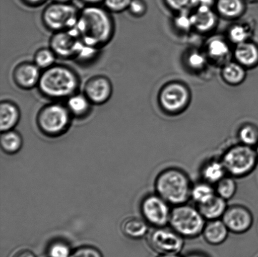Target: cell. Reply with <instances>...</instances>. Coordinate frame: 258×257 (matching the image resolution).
I'll return each instance as SVG.
<instances>
[{
    "label": "cell",
    "instance_id": "obj_1",
    "mask_svg": "<svg viewBox=\"0 0 258 257\" xmlns=\"http://www.w3.org/2000/svg\"><path fill=\"white\" fill-rule=\"evenodd\" d=\"M75 29L83 44L100 49L112 40L114 22L107 10L90 5L80 12Z\"/></svg>",
    "mask_w": 258,
    "mask_h": 257
},
{
    "label": "cell",
    "instance_id": "obj_2",
    "mask_svg": "<svg viewBox=\"0 0 258 257\" xmlns=\"http://www.w3.org/2000/svg\"><path fill=\"white\" fill-rule=\"evenodd\" d=\"M80 79L74 70L54 65L42 72L38 88L45 97L53 100L68 99L77 93Z\"/></svg>",
    "mask_w": 258,
    "mask_h": 257
},
{
    "label": "cell",
    "instance_id": "obj_3",
    "mask_svg": "<svg viewBox=\"0 0 258 257\" xmlns=\"http://www.w3.org/2000/svg\"><path fill=\"white\" fill-rule=\"evenodd\" d=\"M191 185L189 176L181 168H164L154 181L156 193L173 206L186 204L191 198Z\"/></svg>",
    "mask_w": 258,
    "mask_h": 257
},
{
    "label": "cell",
    "instance_id": "obj_4",
    "mask_svg": "<svg viewBox=\"0 0 258 257\" xmlns=\"http://www.w3.org/2000/svg\"><path fill=\"white\" fill-rule=\"evenodd\" d=\"M206 223V220L198 208L183 204L171 209L169 225L184 238H195L201 235Z\"/></svg>",
    "mask_w": 258,
    "mask_h": 257
},
{
    "label": "cell",
    "instance_id": "obj_5",
    "mask_svg": "<svg viewBox=\"0 0 258 257\" xmlns=\"http://www.w3.org/2000/svg\"><path fill=\"white\" fill-rule=\"evenodd\" d=\"M221 158L227 173L234 178L249 175L255 170L258 163L254 147L240 143L227 148Z\"/></svg>",
    "mask_w": 258,
    "mask_h": 257
},
{
    "label": "cell",
    "instance_id": "obj_6",
    "mask_svg": "<svg viewBox=\"0 0 258 257\" xmlns=\"http://www.w3.org/2000/svg\"><path fill=\"white\" fill-rule=\"evenodd\" d=\"M72 116L67 106L59 103H50L42 107L38 113V127L48 136L60 135L69 127Z\"/></svg>",
    "mask_w": 258,
    "mask_h": 257
},
{
    "label": "cell",
    "instance_id": "obj_7",
    "mask_svg": "<svg viewBox=\"0 0 258 257\" xmlns=\"http://www.w3.org/2000/svg\"><path fill=\"white\" fill-rule=\"evenodd\" d=\"M77 8L68 3H55L45 9L42 22L48 30L54 32L74 29L79 17Z\"/></svg>",
    "mask_w": 258,
    "mask_h": 257
},
{
    "label": "cell",
    "instance_id": "obj_8",
    "mask_svg": "<svg viewBox=\"0 0 258 257\" xmlns=\"http://www.w3.org/2000/svg\"><path fill=\"white\" fill-rule=\"evenodd\" d=\"M184 238L171 228H154L147 235V240L152 250L161 255L178 254L183 250Z\"/></svg>",
    "mask_w": 258,
    "mask_h": 257
},
{
    "label": "cell",
    "instance_id": "obj_9",
    "mask_svg": "<svg viewBox=\"0 0 258 257\" xmlns=\"http://www.w3.org/2000/svg\"><path fill=\"white\" fill-rule=\"evenodd\" d=\"M141 211L143 218L154 228L166 226L170 220V205L158 194H150L142 201Z\"/></svg>",
    "mask_w": 258,
    "mask_h": 257
},
{
    "label": "cell",
    "instance_id": "obj_10",
    "mask_svg": "<svg viewBox=\"0 0 258 257\" xmlns=\"http://www.w3.org/2000/svg\"><path fill=\"white\" fill-rule=\"evenodd\" d=\"M50 49L57 57L77 59L85 44L81 40L74 29L54 32L50 38Z\"/></svg>",
    "mask_w": 258,
    "mask_h": 257
},
{
    "label": "cell",
    "instance_id": "obj_11",
    "mask_svg": "<svg viewBox=\"0 0 258 257\" xmlns=\"http://www.w3.org/2000/svg\"><path fill=\"white\" fill-rule=\"evenodd\" d=\"M222 220L230 232L241 235L252 228L254 216L248 208L242 205H233L227 207Z\"/></svg>",
    "mask_w": 258,
    "mask_h": 257
},
{
    "label": "cell",
    "instance_id": "obj_12",
    "mask_svg": "<svg viewBox=\"0 0 258 257\" xmlns=\"http://www.w3.org/2000/svg\"><path fill=\"white\" fill-rule=\"evenodd\" d=\"M189 98V92L184 85L171 83L162 90L159 102L164 110L169 113L180 112L186 107Z\"/></svg>",
    "mask_w": 258,
    "mask_h": 257
},
{
    "label": "cell",
    "instance_id": "obj_13",
    "mask_svg": "<svg viewBox=\"0 0 258 257\" xmlns=\"http://www.w3.org/2000/svg\"><path fill=\"white\" fill-rule=\"evenodd\" d=\"M112 82L105 75H95L88 79L84 87V94L93 105L105 104L112 97Z\"/></svg>",
    "mask_w": 258,
    "mask_h": 257
},
{
    "label": "cell",
    "instance_id": "obj_14",
    "mask_svg": "<svg viewBox=\"0 0 258 257\" xmlns=\"http://www.w3.org/2000/svg\"><path fill=\"white\" fill-rule=\"evenodd\" d=\"M41 69L34 62H24L15 67L13 79L18 87L31 90L39 84Z\"/></svg>",
    "mask_w": 258,
    "mask_h": 257
},
{
    "label": "cell",
    "instance_id": "obj_15",
    "mask_svg": "<svg viewBox=\"0 0 258 257\" xmlns=\"http://www.w3.org/2000/svg\"><path fill=\"white\" fill-rule=\"evenodd\" d=\"M229 232L224 221L219 219L207 221L202 235L207 243L212 245H219L227 240Z\"/></svg>",
    "mask_w": 258,
    "mask_h": 257
},
{
    "label": "cell",
    "instance_id": "obj_16",
    "mask_svg": "<svg viewBox=\"0 0 258 257\" xmlns=\"http://www.w3.org/2000/svg\"><path fill=\"white\" fill-rule=\"evenodd\" d=\"M19 107L10 101H2L0 105V128L2 132L11 130L19 122Z\"/></svg>",
    "mask_w": 258,
    "mask_h": 257
},
{
    "label": "cell",
    "instance_id": "obj_17",
    "mask_svg": "<svg viewBox=\"0 0 258 257\" xmlns=\"http://www.w3.org/2000/svg\"><path fill=\"white\" fill-rule=\"evenodd\" d=\"M201 173L203 181L215 185L227 174L221 158H211L205 162Z\"/></svg>",
    "mask_w": 258,
    "mask_h": 257
},
{
    "label": "cell",
    "instance_id": "obj_18",
    "mask_svg": "<svg viewBox=\"0 0 258 257\" xmlns=\"http://www.w3.org/2000/svg\"><path fill=\"white\" fill-rule=\"evenodd\" d=\"M191 18L193 27L201 32L209 31L217 23V17L211 7L201 5L198 6Z\"/></svg>",
    "mask_w": 258,
    "mask_h": 257
},
{
    "label": "cell",
    "instance_id": "obj_19",
    "mask_svg": "<svg viewBox=\"0 0 258 257\" xmlns=\"http://www.w3.org/2000/svg\"><path fill=\"white\" fill-rule=\"evenodd\" d=\"M227 201L216 195L209 202L197 206L200 212L207 221L219 220L223 217L227 210Z\"/></svg>",
    "mask_w": 258,
    "mask_h": 257
},
{
    "label": "cell",
    "instance_id": "obj_20",
    "mask_svg": "<svg viewBox=\"0 0 258 257\" xmlns=\"http://www.w3.org/2000/svg\"><path fill=\"white\" fill-rule=\"evenodd\" d=\"M237 45L234 55L239 64L249 67L258 64V47L256 44L246 41Z\"/></svg>",
    "mask_w": 258,
    "mask_h": 257
},
{
    "label": "cell",
    "instance_id": "obj_21",
    "mask_svg": "<svg viewBox=\"0 0 258 257\" xmlns=\"http://www.w3.org/2000/svg\"><path fill=\"white\" fill-rule=\"evenodd\" d=\"M149 226L144 218L129 217L123 221L121 229L127 237L138 240L148 235Z\"/></svg>",
    "mask_w": 258,
    "mask_h": 257
},
{
    "label": "cell",
    "instance_id": "obj_22",
    "mask_svg": "<svg viewBox=\"0 0 258 257\" xmlns=\"http://www.w3.org/2000/svg\"><path fill=\"white\" fill-rule=\"evenodd\" d=\"M92 103L84 93H75L67 99V107L71 114L82 118L90 113Z\"/></svg>",
    "mask_w": 258,
    "mask_h": 257
},
{
    "label": "cell",
    "instance_id": "obj_23",
    "mask_svg": "<svg viewBox=\"0 0 258 257\" xmlns=\"http://www.w3.org/2000/svg\"><path fill=\"white\" fill-rule=\"evenodd\" d=\"M217 195L215 188L211 184L202 181L192 186L191 199L197 206L209 202Z\"/></svg>",
    "mask_w": 258,
    "mask_h": 257
},
{
    "label": "cell",
    "instance_id": "obj_24",
    "mask_svg": "<svg viewBox=\"0 0 258 257\" xmlns=\"http://www.w3.org/2000/svg\"><path fill=\"white\" fill-rule=\"evenodd\" d=\"M216 7L219 14L224 17L235 18L243 13V0H217Z\"/></svg>",
    "mask_w": 258,
    "mask_h": 257
},
{
    "label": "cell",
    "instance_id": "obj_25",
    "mask_svg": "<svg viewBox=\"0 0 258 257\" xmlns=\"http://www.w3.org/2000/svg\"><path fill=\"white\" fill-rule=\"evenodd\" d=\"M222 77L231 84H238L244 79L246 72L243 66L236 62H229L222 69Z\"/></svg>",
    "mask_w": 258,
    "mask_h": 257
},
{
    "label": "cell",
    "instance_id": "obj_26",
    "mask_svg": "<svg viewBox=\"0 0 258 257\" xmlns=\"http://www.w3.org/2000/svg\"><path fill=\"white\" fill-rule=\"evenodd\" d=\"M1 146L4 152L10 154L19 152L22 146L21 135L12 130L3 132Z\"/></svg>",
    "mask_w": 258,
    "mask_h": 257
},
{
    "label": "cell",
    "instance_id": "obj_27",
    "mask_svg": "<svg viewBox=\"0 0 258 257\" xmlns=\"http://www.w3.org/2000/svg\"><path fill=\"white\" fill-rule=\"evenodd\" d=\"M215 190L217 195L228 201L236 195L237 185L234 178L226 176L216 184Z\"/></svg>",
    "mask_w": 258,
    "mask_h": 257
},
{
    "label": "cell",
    "instance_id": "obj_28",
    "mask_svg": "<svg viewBox=\"0 0 258 257\" xmlns=\"http://www.w3.org/2000/svg\"><path fill=\"white\" fill-rule=\"evenodd\" d=\"M240 143L254 147L258 143V127L251 123L242 125L237 133Z\"/></svg>",
    "mask_w": 258,
    "mask_h": 257
},
{
    "label": "cell",
    "instance_id": "obj_29",
    "mask_svg": "<svg viewBox=\"0 0 258 257\" xmlns=\"http://www.w3.org/2000/svg\"><path fill=\"white\" fill-rule=\"evenodd\" d=\"M56 57L50 48H42L35 52L34 62L40 69L45 70L54 65Z\"/></svg>",
    "mask_w": 258,
    "mask_h": 257
},
{
    "label": "cell",
    "instance_id": "obj_30",
    "mask_svg": "<svg viewBox=\"0 0 258 257\" xmlns=\"http://www.w3.org/2000/svg\"><path fill=\"white\" fill-rule=\"evenodd\" d=\"M229 47L224 40L219 39L211 40L207 45L210 56L216 60H222L229 54Z\"/></svg>",
    "mask_w": 258,
    "mask_h": 257
},
{
    "label": "cell",
    "instance_id": "obj_31",
    "mask_svg": "<svg viewBox=\"0 0 258 257\" xmlns=\"http://www.w3.org/2000/svg\"><path fill=\"white\" fill-rule=\"evenodd\" d=\"M47 252L49 257H70L72 253L69 245L61 240L50 243Z\"/></svg>",
    "mask_w": 258,
    "mask_h": 257
},
{
    "label": "cell",
    "instance_id": "obj_32",
    "mask_svg": "<svg viewBox=\"0 0 258 257\" xmlns=\"http://www.w3.org/2000/svg\"><path fill=\"white\" fill-rule=\"evenodd\" d=\"M229 38L232 42L239 44L246 42L249 36L247 27L242 25H235L229 30Z\"/></svg>",
    "mask_w": 258,
    "mask_h": 257
},
{
    "label": "cell",
    "instance_id": "obj_33",
    "mask_svg": "<svg viewBox=\"0 0 258 257\" xmlns=\"http://www.w3.org/2000/svg\"><path fill=\"white\" fill-rule=\"evenodd\" d=\"M165 2L171 9L182 12L198 6V0H165Z\"/></svg>",
    "mask_w": 258,
    "mask_h": 257
},
{
    "label": "cell",
    "instance_id": "obj_34",
    "mask_svg": "<svg viewBox=\"0 0 258 257\" xmlns=\"http://www.w3.org/2000/svg\"><path fill=\"white\" fill-rule=\"evenodd\" d=\"M104 2L108 11L120 13L128 10L131 0H104Z\"/></svg>",
    "mask_w": 258,
    "mask_h": 257
},
{
    "label": "cell",
    "instance_id": "obj_35",
    "mask_svg": "<svg viewBox=\"0 0 258 257\" xmlns=\"http://www.w3.org/2000/svg\"><path fill=\"white\" fill-rule=\"evenodd\" d=\"M70 257H103L102 253L93 246H82L73 251Z\"/></svg>",
    "mask_w": 258,
    "mask_h": 257
},
{
    "label": "cell",
    "instance_id": "obj_36",
    "mask_svg": "<svg viewBox=\"0 0 258 257\" xmlns=\"http://www.w3.org/2000/svg\"><path fill=\"white\" fill-rule=\"evenodd\" d=\"M206 62V59L203 54L198 52H194L189 55L188 64L195 69H201Z\"/></svg>",
    "mask_w": 258,
    "mask_h": 257
},
{
    "label": "cell",
    "instance_id": "obj_37",
    "mask_svg": "<svg viewBox=\"0 0 258 257\" xmlns=\"http://www.w3.org/2000/svg\"><path fill=\"white\" fill-rule=\"evenodd\" d=\"M128 10L133 16L141 17L146 12V5L143 0H131Z\"/></svg>",
    "mask_w": 258,
    "mask_h": 257
},
{
    "label": "cell",
    "instance_id": "obj_38",
    "mask_svg": "<svg viewBox=\"0 0 258 257\" xmlns=\"http://www.w3.org/2000/svg\"><path fill=\"white\" fill-rule=\"evenodd\" d=\"M175 25L178 29L186 31L193 27L191 16L186 14H181L177 17L175 19Z\"/></svg>",
    "mask_w": 258,
    "mask_h": 257
},
{
    "label": "cell",
    "instance_id": "obj_39",
    "mask_svg": "<svg viewBox=\"0 0 258 257\" xmlns=\"http://www.w3.org/2000/svg\"><path fill=\"white\" fill-rule=\"evenodd\" d=\"M12 257H36V256L30 250H22L17 251Z\"/></svg>",
    "mask_w": 258,
    "mask_h": 257
},
{
    "label": "cell",
    "instance_id": "obj_40",
    "mask_svg": "<svg viewBox=\"0 0 258 257\" xmlns=\"http://www.w3.org/2000/svg\"><path fill=\"white\" fill-rule=\"evenodd\" d=\"M214 0H198V6H206L211 7V5H213Z\"/></svg>",
    "mask_w": 258,
    "mask_h": 257
},
{
    "label": "cell",
    "instance_id": "obj_41",
    "mask_svg": "<svg viewBox=\"0 0 258 257\" xmlns=\"http://www.w3.org/2000/svg\"><path fill=\"white\" fill-rule=\"evenodd\" d=\"M185 257H209L207 256L206 254L199 251H194L188 254Z\"/></svg>",
    "mask_w": 258,
    "mask_h": 257
},
{
    "label": "cell",
    "instance_id": "obj_42",
    "mask_svg": "<svg viewBox=\"0 0 258 257\" xmlns=\"http://www.w3.org/2000/svg\"><path fill=\"white\" fill-rule=\"evenodd\" d=\"M44 0H25L28 4L31 5H37L42 3Z\"/></svg>",
    "mask_w": 258,
    "mask_h": 257
},
{
    "label": "cell",
    "instance_id": "obj_43",
    "mask_svg": "<svg viewBox=\"0 0 258 257\" xmlns=\"http://www.w3.org/2000/svg\"><path fill=\"white\" fill-rule=\"evenodd\" d=\"M83 1L88 3V4H92V5H95L96 4L102 2V0H83Z\"/></svg>",
    "mask_w": 258,
    "mask_h": 257
},
{
    "label": "cell",
    "instance_id": "obj_44",
    "mask_svg": "<svg viewBox=\"0 0 258 257\" xmlns=\"http://www.w3.org/2000/svg\"><path fill=\"white\" fill-rule=\"evenodd\" d=\"M158 257H181L178 254H168V255H161Z\"/></svg>",
    "mask_w": 258,
    "mask_h": 257
},
{
    "label": "cell",
    "instance_id": "obj_45",
    "mask_svg": "<svg viewBox=\"0 0 258 257\" xmlns=\"http://www.w3.org/2000/svg\"><path fill=\"white\" fill-rule=\"evenodd\" d=\"M54 1L58 3H68L71 1V0H54Z\"/></svg>",
    "mask_w": 258,
    "mask_h": 257
},
{
    "label": "cell",
    "instance_id": "obj_46",
    "mask_svg": "<svg viewBox=\"0 0 258 257\" xmlns=\"http://www.w3.org/2000/svg\"><path fill=\"white\" fill-rule=\"evenodd\" d=\"M254 148L255 152H256L257 157L258 158V143L256 146H255Z\"/></svg>",
    "mask_w": 258,
    "mask_h": 257
},
{
    "label": "cell",
    "instance_id": "obj_47",
    "mask_svg": "<svg viewBox=\"0 0 258 257\" xmlns=\"http://www.w3.org/2000/svg\"><path fill=\"white\" fill-rule=\"evenodd\" d=\"M247 1L251 2H257L258 0H247Z\"/></svg>",
    "mask_w": 258,
    "mask_h": 257
}]
</instances>
